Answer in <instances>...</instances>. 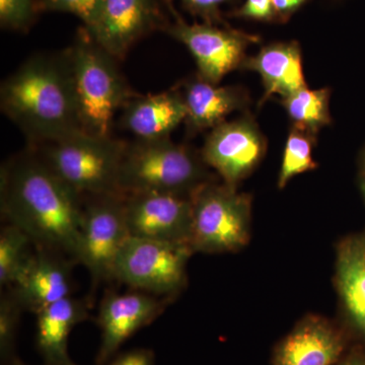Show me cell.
I'll return each instance as SVG.
<instances>
[{
	"label": "cell",
	"instance_id": "obj_1",
	"mask_svg": "<svg viewBox=\"0 0 365 365\" xmlns=\"http://www.w3.org/2000/svg\"><path fill=\"white\" fill-rule=\"evenodd\" d=\"M1 213L35 246L52 250L79 263L83 199L30 150L1 169Z\"/></svg>",
	"mask_w": 365,
	"mask_h": 365
},
{
	"label": "cell",
	"instance_id": "obj_2",
	"mask_svg": "<svg viewBox=\"0 0 365 365\" xmlns=\"http://www.w3.org/2000/svg\"><path fill=\"white\" fill-rule=\"evenodd\" d=\"M0 107L31 145L83 131L64 52L59 56L36 55L24 62L2 83Z\"/></svg>",
	"mask_w": 365,
	"mask_h": 365
},
{
	"label": "cell",
	"instance_id": "obj_3",
	"mask_svg": "<svg viewBox=\"0 0 365 365\" xmlns=\"http://www.w3.org/2000/svg\"><path fill=\"white\" fill-rule=\"evenodd\" d=\"M64 53L81 129L91 135L112 136L115 115L133 97L118 69L117 58L98 45L86 28Z\"/></svg>",
	"mask_w": 365,
	"mask_h": 365
},
{
	"label": "cell",
	"instance_id": "obj_4",
	"mask_svg": "<svg viewBox=\"0 0 365 365\" xmlns=\"http://www.w3.org/2000/svg\"><path fill=\"white\" fill-rule=\"evenodd\" d=\"M127 143L78 131L36 150L52 172L81 199L121 194L119 177Z\"/></svg>",
	"mask_w": 365,
	"mask_h": 365
},
{
	"label": "cell",
	"instance_id": "obj_5",
	"mask_svg": "<svg viewBox=\"0 0 365 365\" xmlns=\"http://www.w3.org/2000/svg\"><path fill=\"white\" fill-rule=\"evenodd\" d=\"M195 153L170 138L127 143L119 177V191L128 196L138 193H170L191 196L211 182Z\"/></svg>",
	"mask_w": 365,
	"mask_h": 365
},
{
	"label": "cell",
	"instance_id": "obj_6",
	"mask_svg": "<svg viewBox=\"0 0 365 365\" xmlns=\"http://www.w3.org/2000/svg\"><path fill=\"white\" fill-rule=\"evenodd\" d=\"M190 246L200 253L235 252L248 244L251 199L235 187L208 182L191 195Z\"/></svg>",
	"mask_w": 365,
	"mask_h": 365
},
{
	"label": "cell",
	"instance_id": "obj_7",
	"mask_svg": "<svg viewBox=\"0 0 365 365\" xmlns=\"http://www.w3.org/2000/svg\"><path fill=\"white\" fill-rule=\"evenodd\" d=\"M188 245L130 237L118 255L114 279L146 294L173 297L186 283Z\"/></svg>",
	"mask_w": 365,
	"mask_h": 365
},
{
	"label": "cell",
	"instance_id": "obj_8",
	"mask_svg": "<svg viewBox=\"0 0 365 365\" xmlns=\"http://www.w3.org/2000/svg\"><path fill=\"white\" fill-rule=\"evenodd\" d=\"M130 237L125 215V196L91 197L83 205L79 263L95 281L114 279L115 264Z\"/></svg>",
	"mask_w": 365,
	"mask_h": 365
},
{
	"label": "cell",
	"instance_id": "obj_9",
	"mask_svg": "<svg viewBox=\"0 0 365 365\" xmlns=\"http://www.w3.org/2000/svg\"><path fill=\"white\" fill-rule=\"evenodd\" d=\"M125 215L130 237L190 246L191 196L132 194L125 196Z\"/></svg>",
	"mask_w": 365,
	"mask_h": 365
},
{
	"label": "cell",
	"instance_id": "obj_10",
	"mask_svg": "<svg viewBox=\"0 0 365 365\" xmlns=\"http://www.w3.org/2000/svg\"><path fill=\"white\" fill-rule=\"evenodd\" d=\"M169 33L188 48L195 59L199 78L218 85L244 61L245 51L255 38L212 25H188L178 21Z\"/></svg>",
	"mask_w": 365,
	"mask_h": 365
},
{
	"label": "cell",
	"instance_id": "obj_11",
	"mask_svg": "<svg viewBox=\"0 0 365 365\" xmlns=\"http://www.w3.org/2000/svg\"><path fill=\"white\" fill-rule=\"evenodd\" d=\"M265 153V143L248 120L223 122L206 139L202 160L215 169L225 184L235 187L257 167Z\"/></svg>",
	"mask_w": 365,
	"mask_h": 365
},
{
	"label": "cell",
	"instance_id": "obj_12",
	"mask_svg": "<svg viewBox=\"0 0 365 365\" xmlns=\"http://www.w3.org/2000/svg\"><path fill=\"white\" fill-rule=\"evenodd\" d=\"M165 300L143 292L106 295L98 314L101 344L97 364L109 362L125 341L153 323L165 309Z\"/></svg>",
	"mask_w": 365,
	"mask_h": 365
},
{
	"label": "cell",
	"instance_id": "obj_13",
	"mask_svg": "<svg viewBox=\"0 0 365 365\" xmlns=\"http://www.w3.org/2000/svg\"><path fill=\"white\" fill-rule=\"evenodd\" d=\"M160 21L158 0H102L97 18L86 29L115 58H122L137 41Z\"/></svg>",
	"mask_w": 365,
	"mask_h": 365
},
{
	"label": "cell",
	"instance_id": "obj_14",
	"mask_svg": "<svg viewBox=\"0 0 365 365\" xmlns=\"http://www.w3.org/2000/svg\"><path fill=\"white\" fill-rule=\"evenodd\" d=\"M30 260L11 288L21 307L37 314L71 295V261L52 250L35 246Z\"/></svg>",
	"mask_w": 365,
	"mask_h": 365
},
{
	"label": "cell",
	"instance_id": "obj_15",
	"mask_svg": "<svg viewBox=\"0 0 365 365\" xmlns=\"http://www.w3.org/2000/svg\"><path fill=\"white\" fill-rule=\"evenodd\" d=\"M342 332L328 319L307 317L274 352V365H335L345 350Z\"/></svg>",
	"mask_w": 365,
	"mask_h": 365
},
{
	"label": "cell",
	"instance_id": "obj_16",
	"mask_svg": "<svg viewBox=\"0 0 365 365\" xmlns=\"http://www.w3.org/2000/svg\"><path fill=\"white\" fill-rule=\"evenodd\" d=\"M187 108L178 91L132 97L122 108L121 124L138 140L170 138L185 122Z\"/></svg>",
	"mask_w": 365,
	"mask_h": 365
},
{
	"label": "cell",
	"instance_id": "obj_17",
	"mask_svg": "<svg viewBox=\"0 0 365 365\" xmlns=\"http://www.w3.org/2000/svg\"><path fill=\"white\" fill-rule=\"evenodd\" d=\"M36 344L44 365H63L71 361L67 352L74 327L85 321L88 309L83 300L67 297L41 309L37 314Z\"/></svg>",
	"mask_w": 365,
	"mask_h": 365
},
{
	"label": "cell",
	"instance_id": "obj_18",
	"mask_svg": "<svg viewBox=\"0 0 365 365\" xmlns=\"http://www.w3.org/2000/svg\"><path fill=\"white\" fill-rule=\"evenodd\" d=\"M245 64L261 76L265 88L263 102L272 95L284 98L307 88L297 43L269 45Z\"/></svg>",
	"mask_w": 365,
	"mask_h": 365
},
{
	"label": "cell",
	"instance_id": "obj_19",
	"mask_svg": "<svg viewBox=\"0 0 365 365\" xmlns=\"http://www.w3.org/2000/svg\"><path fill=\"white\" fill-rule=\"evenodd\" d=\"M336 280L350 319L365 337V237L351 235L337 250Z\"/></svg>",
	"mask_w": 365,
	"mask_h": 365
},
{
	"label": "cell",
	"instance_id": "obj_20",
	"mask_svg": "<svg viewBox=\"0 0 365 365\" xmlns=\"http://www.w3.org/2000/svg\"><path fill=\"white\" fill-rule=\"evenodd\" d=\"M182 95L187 108L185 122L192 131L215 128L242 105L239 91L217 86L200 78L190 81Z\"/></svg>",
	"mask_w": 365,
	"mask_h": 365
},
{
	"label": "cell",
	"instance_id": "obj_21",
	"mask_svg": "<svg viewBox=\"0 0 365 365\" xmlns=\"http://www.w3.org/2000/svg\"><path fill=\"white\" fill-rule=\"evenodd\" d=\"M329 102L328 88L313 91L306 88L283 98L282 104L297 130L314 134L331 122Z\"/></svg>",
	"mask_w": 365,
	"mask_h": 365
},
{
	"label": "cell",
	"instance_id": "obj_22",
	"mask_svg": "<svg viewBox=\"0 0 365 365\" xmlns=\"http://www.w3.org/2000/svg\"><path fill=\"white\" fill-rule=\"evenodd\" d=\"M33 244L26 232L16 225L2 227L0 232V285L11 288L20 277L33 252Z\"/></svg>",
	"mask_w": 365,
	"mask_h": 365
},
{
	"label": "cell",
	"instance_id": "obj_23",
	"mask_svg": "<svg viewBox=\"0 0 365 365\" xmlns=\"http://www.w3.org/2000/svg\"><path fill=\"white\" fill-rule=\"evenodd\" d=\"M306 134L294 129L288 136L280 175L278 178V187L280 189L284 188L289 180L297 175L309 172L317 168V163L312 155L313 143Z\"/></svg>",
	"mask_w": 365,
	"mask_h": 365
},
{
	"label": "cell",
	"instance_id": "obj_24",
	"mask_svg": "<svg viewBox=\"0 0 365 365\" xmlns=\"http://www.w3.org/2000/svg\"><path fill=\"white\" fill-rule=\"evenodd\" d=\"M24 311L13 292L2 294L0 300V360L1 365H23L16 355V336Z\"/></svg>",
	"mask_w": 365,
	"mask_h": 365
},
{
	"label": "cell",
	"instance_id": "obj_25",
	"mask_svg": "<svg viewBox=\"0 0 365 365\" xmlns=\"http://www.w3.org/2000/svg\"><path fill=\"white\" fill-rule=\"evenodd\" d=\"M102 0H41L43 11H62L74 14L90 29L97 18Z\"/></svg>",
	"mask_w": 365,
	"mask_h": 365
},
{
	"label": "cell",
	"instance_id": "obj_26",
	"mask_svg": "<svg viewBox=\"0 0 365 365\" xmlns=\"http://www.w3.org/2000/svg\"><path fill=\"white\" fill-rule=\"evenodd\" d=\"M33 0H0V24L11 30H24L32 21Z\"/></svg>",
	"mask_w": 365,
	"mask_h": 365
},
{
	"label": "cell",
	"instance_id": "obj_27",
	"mask_svg": "<svg viewBox=\"0 0 365 365\" xmlns=\"http://www.w3.org/2000/svg\"><path fill=\"white\" fill-rule=\"evenodd\" d=\"M274 11L272 0H247L237 11V16L256 20H269L272 18Z\"/></svg>",
	"mask_w": 365,
	"mask_h": 365
},
{
	"label": "cell",
	"instance_id": "obj_28",
	"mask_svg": "<svg viewBox=\"0 0 365 365\" xmlns=\"http://www.w3.org/2000/svg\"><path fill=\"white\" fill-rule=\"evenodd\" d=\"M155 364V353L153 350L145 348L130 350L128 352L118 355L110 361L109 365H153Z\"/></svg>",
	"mask_w": 365,
	"mask_h": 365
},
{
	"label": "cell",
	"instance_id": "obj_29",
	"mask_svg": "<svg viewBox=\"0 0 365 365\" xmlns=\"http://www.w3.org/2000/svg\"><path fill=\"white\" fill-rule=\"evenodd\" d=\"M182 1L194 13L202 16L203 18L210 19L217 14L218 7L227 0H182Z\"/></svg>",
	"mask_w": 365,
	"mask_h": 365
},
{
	"label": "cell",
	"instance_id": "obj_30",
	"mask_svg": "<svg viewBox=\"0 0 365 365\" xmlns=\"http://www.w3.org/2000/svg\"><path fill=\"white\" fill-rule=\"evenodd\" d=\"M304 0H272L275 11L281 14L289 13L299 7Z\"/></svg>",
	"mask_w": 365,
	"mask_h": 365
},
{
	"label": "cell",
	"instance_id": "obj_31",
	"mask_svg": "<svg viewBox=\"0 0 365 365\" xmlns=\"http://www.w3.org/2000/svg\"><path fill=\"white\" fill-rule=\"evenodd\" d=\"M340 365H365V357H352Z\"/></svg>",
	"mask_w": 365,
	"mask_h": 365
},
{
	"label": "cell",
	"instance_id": "obj_32",
	"mask_svg": "<svg viewBox=\"0 0 365 365\" xmlns=\"http://www.w3.org/2000/svg\"><path fill=\"white\" fill-rule=\"evenodd\" d=\"M361 188H362V191H364V198H365V176H364V179H362Z\"/></svg>",
	"mask_w": 365,
	"mask_h": 365
},
{
	"label": "cell",
	"instance_id": "obj_33",
	"mask_svg": "<svg viewBox=\"0 0 365 365\" xmlns=\"http://www.w3.org/2000/svg\"><path fill=\"white\" fill-rule=\"evenodd\" d=\"M63 365H76V364H74L73 362L71 361V362H68V364H63Z\"/></svg>",
	"mask_w": 365,
	"mask_h": 365
}]
</instances>
